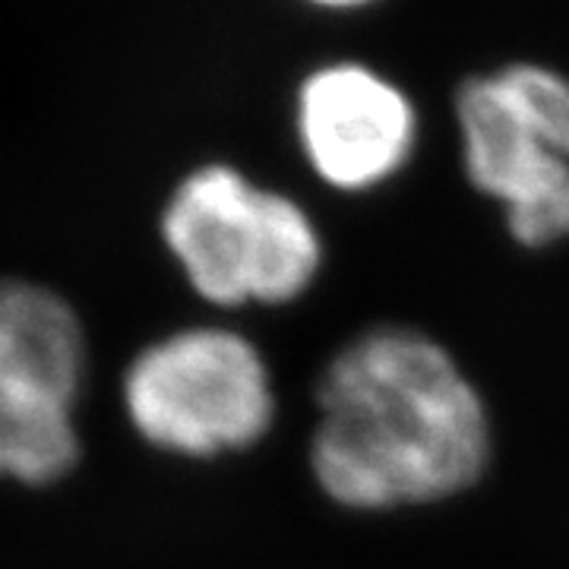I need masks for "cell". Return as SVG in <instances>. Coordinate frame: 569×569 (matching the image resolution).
I'll return each instance as SVG.
<instances>
[{
  "label": "cell",
  "mask_w": 569,
  "mask_h": 569,
  "mask_svg": "<svg viewBox=\"0 0 569 569\" xmlns=\"http://www.w3.org/2000/svg\"><path fill=\"white\" fill-rule=\"evenodd\" d=\"M313 396L310 471L339 507L440 503L488 471V406L459 361L421 329L358 332L326 361Z\"/></svg>",
  "instance_id": "1"
},
{
  "label": "cell",
  "mask_w": 569,
  "mask_h": 569,
  "mask_svg": "<svg viewBox=\"0 0 569 569\" xmlns=\"http://www.w3.org/2000/svg\"><path fill=\"white\" fill-rule=\"evenodd\" d=\"M159 234L187 284L216 307L291 305L323 266V238L305 206L228 162L174 183Z\"/></svg>",
  "instance_id": "2"
},
{
  "label": "cell",
  "mask_w": 569,
  "mask_h": 569,
  "mask_svg": "<svg viewBox=\"0 0 569 569\" xmlns=\"http://www.w3.org/2000/svg\"><path fill=\"white\" fill-rule=\"evenodd\" d=\"M121 406L146 447L216 459L257 447L276 425L263 351L228 326H187L142 346L121 377Z\"/></svg>",
  "instance_id": "3"
},
{
  "label": "cell",
  "mask_w": 569,
  "mask_h": 569,
  "mask_svg": "<svg viewBox=\"0 0 569 569\" xmlns=\"http://www.w3.org/2000/svg\"><path fill=\"white\" fill-rule=\"evenodd\" d=\"M86 373L77 307L48 284L0 279V481L51 488L77 471Z\"/></svg>",
  "instance_id": "4"
},
{
  "label": "cell",
  "mask_w": 569,
  "mask_h": 569,
  "mask_svg": "<svg viewBox=\"0 0 569 569\" xmlns=\"http://www.w3.org/2000/svg\"><path fill=\"white\" fill-rule=\"evenodd\" d=\"M295 133L310 171L339 193L392 181L415 156L418 111L406 89L361 61L310 70L295 96Z\"/></svg>",
  "instance_id": "5"
},
{
  "label": "cell",
  "mask_w": 569,
  "mask_h": 569,
  "mask_svg": "<svg viewBox=\"0 0 569 569\" xmlns=\"http://www.w3.org/2000/svg\"><path fill=\"white\" fill-rule=\"evenodd\" d=\"M456 123L468 183L503 206L509 238L541 250L569 238V159L509 102L493 73L456 89Z\"/></svg>",
  "instance_id": "6"
},
{
  "label": "cell",
  "mask_w": 569,
  "mask_h": 569,
  "mask_svg": "<svg viewBox=\"0 0 569 569\" xmlns=\"http://www.w3.org/2000/svg\"><path fill=\"white\" fill-rule=\"evenodd\" d=\"M509 102L545 140L569 159V77L548 63L516 61L493 70Z\"/></svg>",
  "instance_id": "7"
},
{
  "label": "cell",
  "mask_w": 569,
  "mask_h": 569,
  "mask_svg": "<svg viewBox=\"0 0 569 569\" xmlns=\"http://www.w3.org/2000/svg\"><path fill=\"white\" fill-rule=\"evenodd\" d=\"M313 10H326V13H355V10H365V7H373L380 0H301Z\"/></svg>",
  "instance_id": "8"
}]
</instances>
